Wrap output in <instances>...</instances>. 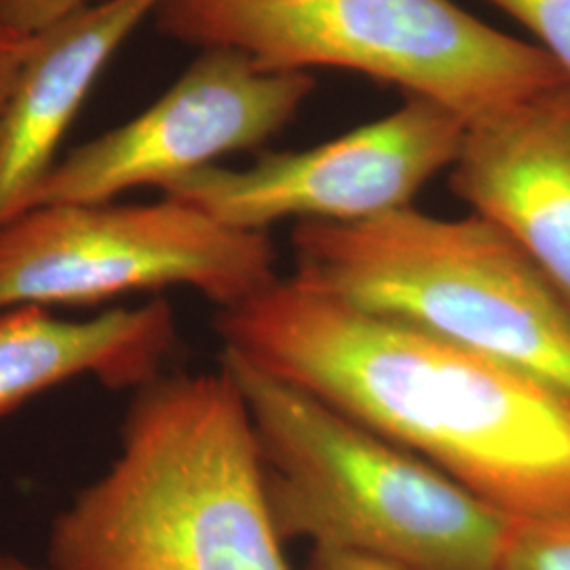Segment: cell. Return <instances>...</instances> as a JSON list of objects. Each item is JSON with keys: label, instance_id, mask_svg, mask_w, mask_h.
I'll return each mask as SVG.
<instances>
[{"label": "cell", "instance_id": "obj_1", "mask_svg": "<svg viewBox=\"0 0 570 570\" xmlns=\"http://www.w3.org/2000/svg\"><path fill=\"white\" fill-rule=\"evenodd\" d=\"M223 348L306 389L511 520L570 513V395L294 277L216 317Z\"/></svg>", "mask_w": 570, "mask_h": 570}, {"label": "cell", "instance_id": "obj_2", "mask_svg": "<svg viewBox=\"0 0 570 570\" xmlns=\"http://www.w3.org/2000/svg\"><path fill=\"white\" fill-rule=\"evenodd\" d=\"M51 570H292L244 395L220 366L134 391L121 449L53 518Z\"/></svg>", "mask_w": 570, "mask_h": 570}, {"label": "cell", "instance_id": "obj_3", "mask_svg": "<svg viewBox=\"0 0 570 570\" xmlns=\"http://www.w3.org/2000/svg\"><path fill=\"white\" fill-rule=\"evenodd\" d=\"M282 543L412 570H497L513 520L311 391L225 351Z\"/></svg>", "mask_w": 570, "mask_h": 570}, {"label": "cell", "instance_id": "obj_4", "mask_svg": "<svg viewBox=\"0 0 570 570\" xmlns=\"http://www.w3.org/2000/svg\"><path fill=\"white\" fill-rule=\"evenodd\" d=\"M292 247L298 284L570 395V308L489 220L442 218L410 205L353 225L301 223Z\"/></svg>", "mask_w": 570, "mask_h": 570}, {"label": "cell", "instance_id": "obj_5", "mask_svg": "<svg viewBox=\"0 0 570 570\" xmlns=\"http://www.w3.org/2000/svg\"><path fill=\"white\" fill-rule=\"evenodd\" d=\"M155 16L176 41L233 49L273 72H360L468 125L569 81L534 42L454 0H165Z\"/></svg>", "mask_w": 570, "mask_h": 570}, {"label": "cell", "instance_id": "obj_6", "mask_svg": "<svg viewBox=\"0 0 570 570\" xmlns=\"http://www.w3.org/2000/svg\"><path fill=\"white\" fill-rule=\"evenodd\" d=\"M265 230L164 195L153 204H45L0 226V308L106 303L184 285L218 308L277 282Z\"/></svg>", "mask_w": 570, "mask_h": 570}, {"label": "cell", "instance_id": "obj_7", "mask_svg": "<svg viewBox=\"0 0 570 570\" xmlns=\"http://www.w3.org/2000/svg\"><path fill=\"white\" fill-rule=\"evenodd\" d=\"M468 122L442 104L407 96L376 121L303 150L265 153L244 167L212 165L165 188L235 228L284 220L353 225L410 207L449 171Z\"/></svg>", "mask_w": 570, "mask_h": 570}, {"label": "cell", "instance_id": "obj_8", "mask_svg": "<svg viewBox=\"0 0 570 570\" xmlns=\"http://www.w3.org/2000/svg\"><path fill=\"white\" fill-rule=\"evenodd\" d=\"M313 89L308 72H273L233 49H202L140 115L60 159L32 207L115 202L144 186L165 190L223 157L275 138Z\"/></svg>", "mask_w": 570, "mask_h": 570}, {"label": "cell", "instance_id": "obj_9", "mask_svg": "<svg viewBox=\"0 0 570 570\" xmlns=\"http://www.w3.org/2000/svg\"><path fill=\"white\" fill-rule=\"evenodd\" d=\"M450 190L518 245L570 308V81L469 122Z\"/></svg>", "mask_w": 570, "mask_h": 570}, {"label": "cell", "instance_id": "obj_10", "mask_svg": "<svg viewBox=\"0 0 570 570\" xmlns=\"http://www.w3.org/2000/svg\"><path fill=\"white\" fill-rule=\"evenodd\" d=\"M159 0H91L37 35L0 121V226L30 209L108 61Z\"/></svg>", "mask_w": 570, "mask_h": 570}, {"label": "cell", "instance_id": "obj_11", "mask_svg": "<svg viewBox=\"0 0 570 570\" xmlns=\"http://www.w3.org/2000/svg\"><path fill=\"white\" fill-rule=\"evenodd\" d=\"M176 341V315L164 298L89 320L56 317L42 306L0 308V419L81 376L119 391L144 387L164 374Z\"/></svg>", "mask_w": 570, "mask_h": 570}, {"label": "cell", "instance_id": "obj_12", "mask_svg": "<svg viewBox=\"0 0 570 570\" xmlns=\"http://www.w3.org/2000/svg\"><path fill=\"white\" fill-rule=\"evenodd\" d=\"M497 570H570V513L513 520Z\"/></svg>", "mask_w": 570, "mask_h": 570}, {"label": "cell", "instance_id": "obj_13", "mask_svg": "<svg viewBox=\"0 0 570 570\" xmlns=\"http://www.w3.org/2000/svg\"><path fill=\"white\" fill-rule=\"evenodd\" d=\"M505 11L534 37L570 81V0H484Z\"/></svg>", "mask_w": 570, "mask_h": 570}, {"label": "cell", "instance_id": "obj_14", "mask_svg": "<svg viewBox=\"0 0 570 570\" xmlns=\"http://www.w3.org/2000/svg\"><path fill=\"white\" fill-rule=\"evenodd\" d=\"M89 2L91 0H0V21L37 37L68 20Z\"/></svg>", "mask_w": 570, "mask_h": 570}, {"label": "cell", "instance_id": "obj_15", "mask_svg": "<svg viewBox=\"0 0 570 570\" xmlns=\"http://www.w3.org/2000/svg\"><path fill=\"white\" fill-rule=\"evenodd\" d=\"M35 42L37 37L20 32L0 21V121L9 102V96L13 91V85L18 81L21 68L28 60Z\"/></svg>", "mask_w": 570, "mask_h": 570}, {"label": "cell", "instance_id": "obj_16", "mask_svg": "<svg viewBox=\"0 0 570 570\" xmlns=\"http://www.w3.org/2000/svg\"><path fill=\"white\" fill-rule=\"evenodd\" d=\"M303 570H412L406 567H397L383 560L366 558L360 553H346V551L322 550L313 548L308 553L306 567Z\"/></svg>", "mask_w": 570, "mask_h": 570}, {"label": "cell", "instance_id": "obj_17", "mask_svg": "<svg viewBox=\"0 0 570 570\" xmlns=\"http://www.w3.org/2000/svg\"><path fill=\"white\" fill-rule=\"evenodd\" d=\"M0 570H51L49 567H35V564H28L16 556H2L0 553Z\"/></svg>", "mask_w": 570, "mask_h": 570}, {"label": "cell", "instance_id": "obj_18", "mask_svg": "<svg viewBox=\"0 0 570 570\" xmlns=\"http://www.w3.org/2000/svg\"><path fill=\"white\" fill-rule=\"evenodd\" d=\"M165 0H159V7H161V4H164Z\"/></svg>", "mask_w": 570, "mask_h": 570}]
</instances>
